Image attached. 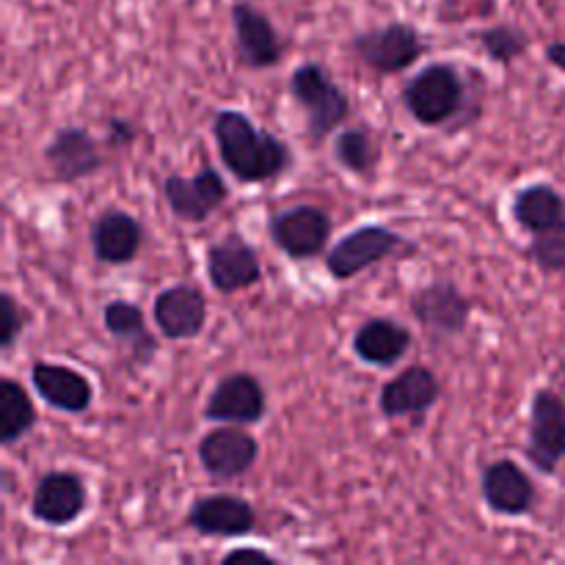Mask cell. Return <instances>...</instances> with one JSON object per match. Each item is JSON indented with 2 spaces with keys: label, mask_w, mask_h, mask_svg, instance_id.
<instances>
[{
  "label": "cell",
  "mask_w": 565,
  "mask_h": 565,
  "mask_svg": "<svg viewBox=\"0 0 565 565\" xmlns=\"http://www.w3.org/2000/svg\"><path fill=\"white\" fill-rule=\"evenodd\" d=\"M334 160L356 177H370L381 160V147L367 127H345L334 138Z\"/></svg>",
  "instance_id": "cell-26"
},
{
  "label": "cell",
  "mask_w": 565,
  "mask_h": 565,
  "mask_svg": "<svg viewBox=\"0 0 565 565\" xmlns=\"http://www.w3.org/2000/svg\"><path fill=\"white\" fill-rule=\"evenodd\" d=\"M414 345V334L395 318H367L353 331L351 348L370 367H395Z\"/></svg>",
  "instance_id": "cell-22"
},
{
  "label": "cell",
  "mask_w": 565,
  "mask_h": 565,
  "mask_svg": "<svg viewBox=\"0 0 565 565\" xmlns=\"http://www.w3.org/2000/svg\"><path fill=\"white\" fill-rule=\"evenodd\" d=\"M268 414V392L263 381L252 373H230L213 386L204 403L207 423L226 425H257Z\"/></svg>",
  "instance_id": "cell-14"
},
{
  "label": "cell",
  "mask_w": 565,
  "mask_h": 565,
  "mask_svg": "<svg viewBox=\"0 0 565 565\" xmlns=\"http://www.w3.org/2000/svg\"><path fill=\"white\" fill-rule=\"evenodd\" d=\"M441 381L425 364H408L406 370L386 381L379 392V412L386 419H408L423 425L430 408L441 401Z\"/></svg>",
  "instance_id": "cell-11"
},
{
  "label": "cell",
  "mask_w": 565,
  "mask_h": 565,
  "mask_svg": "<svg viewBox=\"0 0 565 565\" xmlns=\"http://www.w3.org/2000/svg\"><path fill=\"white\" fill-rule=\"evenodd\" d=\"M224 563H235V561H259V563H276V557H270L265 550H254V546H241V550H232L221 557Z\"/></svg>",
  "instance_id": "cell-31"
},
{
  "label": "cell",
  "mask_w": 565,
  "mask_h": 565,
  "mask_svg": "<svg viewBox=\"0 0 565 565\" xmlns=\"http://www.w3.org/2000/svg\"><path fill=\"white\" fill-rule=\"evenodd\" d=\"M213 138L221 166L243 185L270 182L292 169L290 143L254 125L243 110L221 108L213 116Z\"/></svg>",
  "instance_id": "cell-1"
},
{
  "label": "cell",
  "mask_w": 565,
  "mask_h": 565,
  "mask_svg": "<svg viewBox=\"0 0 565 565\" xmlns=\"http://www.w3.org/2000/svg\"><path fill=\"white\" fill-rule=\"evenodd\" d=\"M527 257L541 274H565V218L530 235Z\"/></svg>",
  "instance_id": "cell-28"
},
{
  "label": "cell",
  "mask_w": 565,
  "mask_h": 565,
  "mask_svg": "<svg viewBox=\"0 0 565 565\" xmlns=\"http://www.w3.org/2000/svg\"><path fill=\"white\" fill-rule=\"evenodd\" d=\"M31 386L50 408L70 414V417H81L94 403L92 381L70 364L39 359L31 364Z\"/></svg>",
  "instance_id": "cell-21"
},
{
  "label": "cell",
  "mask_w": 565,
  "mask_h": 565,
  "mask_svg": "<svg viewBox=\"0 0 565 565\" xmlns=\"http://www.w3.org/2000/svg\"><path fill=\"white\" fill-rule=\"evenodd\" d=\"M25 331V312L11 292H0V351L9 353Z\"/></svg>",
  "instance_id": "cell-29"
},
{
  "label": "cell",
  "mask_w": 565,
  "mask_h": 565,
  "mask_svg": "<svg viewBox=\"0 0 565 565\" xmlns=\"http://www.w3.org/2000/svg\"><path fill=\"white\" fill-rule=\"evenodd\" d=\"M138 141V127L136 121L125 119V116H110L108 121H105V147L108 149H127L132 147V143Z\"/></svg>",
  "instance_id": "cell-30"
},
{
  "label": "cell",
  "mask_w": 565,
  "mask_h": 565,
  "mask_svg": "<svg viewBox=\"0 0 565 565\" xmlns=\"http://www.w3.org/2000/svg\"><path fill=\"white\" fill-rule=\"evenodd\" d=\"M430 50L428 39L412 22H386V25L359 31L351 39V53L375 75H397L425 58Z\"/></svg>",
  "instance_id": "cell-4"
},
{
  "label": "cell",
  "mask_w": 565,
  "mask_h": 565,
  "mask_svg": "<svg viewBox=\"0 0 565 565\" xmlns=\"http://www.w3.org/2000/svg\"><path fill=\"white\" fill-rule=\"evenodd\" d=\"M290 94L307 119V138L318 147L351 116V97L318 61L296 66L290 75Z\"/></svg>",
  "instance_id": "cell-3"
},
{
  "label": "cell",
  "mask_w": 565,
  "mask_h": 565,
  "mask_svg": "<svg viewBox=\"0 0 565 565\" xmlns=\"http://www.w3.org/2000/svg\"><path fill=\"white\" fill-rule=\"evenodd\" d=\"M403 248L414 252V243H408L401 232L384 224H364L342 235L337 243H331V248H326L323 263L331 279L348 281L370 270L373 265L401 254Z\"/></svg>",
  "instance_id": "cell-5"
},
{
  "label": "cell",
  "mask_w": 565,
  "mask_h": 565,
  "mask_svg": "<svg viewBox=\"0 0 565 565\" xmlns=\"http://www.w3.org/2000/svg\"><path fill=\"white\" fill-rule=\"evenodd\" d=\"M88 246L97 263L121 265L136 263L143 246V226L132 213L121 207H105L88 226Z\"/></svg>",
  "instance_id": "cell-19"
},
{
  "label": "cell",
  "mask_w": 565,
  "mask_h": 565,
  "mask_svg": "<svg viewBox=\"0 0 565 565\" xmlns=\"http://www.w3.org/2000/svg\"><path fill=\"white\" fill-rule=\"evenodd\" d=\"M196 456L202 469L215 483H235L246 478L259 458V441L246 430V425L218 423L199 439Z\"/></svg>",
  "instance_id": "cell-8"
},
{
  "label": "cell",
  "mask_w": 565,
  "mask_h": 565,
  "mask_svg": "<svg viewBox=\"0 0 565 565\" xmlns=\"http://www.w3.org/2000/svg\"><path fill=\"white\" fill-rule=\"evenodd\" d=\"M185 524L204 539H243L257 527V511L241 494H207L191 502Z\"/></svg>",
  "instance_id": "cell-16"
},
{
  "label": "cell",
  "mask_w": 565,
  "mask_h": 565,
  "mask_svg": "<svg viewBox=\"0 0 565 565\" xmlns=\"http://www.w3.org/2000/svg\"><path fill=\"white\" fill-rule=\"evenodd\" d=\"M103 147L86 127H61L44 143V160L58 182H81L105 166Z\"/></svg>",
  "instance_id": "cell-20"
},
{
  "label": "cell",
  "mask_w": 565,
  "mask_h": 565,
  "mask_svg": "<svg viewBox=\"0 0 565 565\" xmlns=\"http://www.w3.org/2000/svg\"><path fill=\"white\" fill-rule=\"evenodd\" d=\"M414 320L434 337H461L472 320V301L467 292L450 279H436L414 290L408 301Z\"/></svg>",
  "instance_id": "cell-12"
},
{
  "label": "cell",
  "mask_w": 565,
  "mask_h": 565,
  "mask_svg": "<svg viewBox=\"0 0 565 565\" xmlns=\"http://www.w3.org/2000/svg\"><path fill=\"white\" fill-rule=\"evenodd\" d=\"M524 456L535 472L557 475L565 461V401L550 386H541L530 397V425Z\"/></svg>",
  "instance_id": "cell-7"
},
{
  "label": "cell",
  "mask_w": 565,
  "mask_h": 565,
  "mask_svg": "<svg viewBox=\"0 0 565 565\" xmlns=\"http://www.w3.org/2000/svg\"><path fill=\"white\" fill-rule=\"evenodd\" d=\"M478 36V44L483 47L486 58H491L500 66H511L513 61L522 58L530 50V33L519 25H491L486 31L475 33Z\"/></svg>",
  "instance_id": "cell-27"
},
{
  "label": "cell",
  "mask_w": 565,
  "mask_h": 565,
  "mask_svg": "<svg viewBox=\"0 0 565 565\" xmlns=\"http://www.w3.org/2000/svg\"><path fill=\"white\" fill-rule=\"evenodd\" d=\"M489 6H491V9H494V0H489Z\"/></svg>",
  "instance_id": "cell-33"
},
{
  "label": "cell",
  "mask_w": 565,
  "mask_h": 565,
  "mask_svg": "<svg viewBox=\"0 0 565 565\" xmlns=\"http://www.w3.org/2000/svg\"><path fill=\"white\" fill-rule=\"evenodd\" d=\"M511 215L524 232L535 235L565 218V196L552 182H530L513 193Z\"/></svg>",
  "instance_id": "cell-24"
},
{
  "label": "cell",
  "mask_w": 565,
  "mask_h": 565,
  "mask_svg": "<svg viewBox=\"0 0 565 565\" xmlns=\"http://www.w3.org/2000/svg\"><path fill=\"white\" fill-rule=\"evenodd\" d=\"M163 199L171 213L185 224H204L230 199V185L218 169L204 163L193 177L169 174L163 180Z\"/></svg>",
  "instance_id": "cell-10"
},
{
  "label": "cell",
  "mask_w": 565,
  "mask_h": 565,
  "mask_svg": "<svg viewBox=\"0 0 565 565\" xmlns=\"http://www.w3.org/2000/svg\"><path fill=\"white\" fill-rule=\"evenodd\" d=\"M36 423L39 412L25 386L14 379H0V445L14 447L36 428Z\"/></svg>",
  "instance_id": "cell-25"
},
{
  "label": "cell",
  "mask_w": 565,
  "mask_h": 565,
  "mask_svg": "<svg viewBox=\"0 0 565 565\" xmlns=\"http://www.w3.org/2000/svg\"><path fill=\"white\" fill-rule=\"evenodd\" d=\"M232 33H235L237 64L246 70H274L281 64L287 53V42L270 17L248 0L232 3Z\"/></svg>",
  "instance_id": "cell-9"
},
{
  "label": "cell",
  "mask_w": 565,
  "mask_h": 565,
  "mask_svg": "<svg viewBox=\"0 0 565 565\" xmlns=\"http://www.w3.org/2000/svg\"><path fill=\"white\" fill-rule=\"evenodd\" d=\"M152 320L163 340H196L207 323V296L188 281L166 287L154 296Z\"/></svg>",
  "instance_id": "cell-17"
},
{
  "label": "cell",
  "mask_w": 565,
  "mask_h": 565,
  "mask_svg": "<svg viewBox=\"0 0 565 565\" xmlns=\"http://www.w3.org/2000/svg\"><path fill=\"white\" fill-rule=\"evenodd\" d=\"M103 326L116 342L130 351V364L136 367H147L158 356L160 340L149 331L147 315L138 303L125 301V298L108 301L103 307Z\"/></svg>",
  "instance_id": "cell-23"
},
{
  "label": "cell",
  "mask_w": 565,
  "mask_h": 565,
  "mask_svg": "<svg viewBox=\"0 0 565 565\" xmlns=\"http://www.w3.org/2000/svg\"><path fill=\"white\" fill-rule=\"evenodd\" d=\"M331 230H334V221L318 204H292V207L274 210L268 218L270 241L292 263L326 254Z\"/></svg>",
  "instance_id": "cell-6"
},
{
  "label": "cell",
  "mask_w": 565,
  "mask_h": 565,
  "mask_svg": "<svg viewBox=\"0 0 565 565\" xmlns=\"http://www.w3.org/2000/svg\"><path fill=\"white\" fill-rule=\"evenodd\" d=\"M204 268H207L210 285L221 296H235L263 281V263H259L257 248L241 232H230L224 241L207 246Z\"/></svg>",
  "instance_id": "cell-15"
},
{
  "label": "cell",
  "mask_w": 565,
  "mask_h": 565,
  "mask_svg": "<svg viewBox=\"0 0 565 565\" xmlns=\"http://www.w3.org/2000/svg\"><path fill=\"white\" fill-rule=\"evenodd\" d=\"M544 58L550 61V64L555 66V70H561L563 75H565V42H552V44H546Z\"/></svg>",
  "instance_id": "cell-32"
},
{
  "label": "cell",
  "mask_w": 565,
  "mask_h": 565,
  "mask_svg": "<svg viewBox=\"0 0 565 565\" xmlns=\"http://www.w3.org/2000/svg\"><path fill=\"white\" fill-rule=\"evenodd\" d=\"M88 489L72 469H47L39 475L31 494V516L44 527H70L86 513Z\"/></svg>",
  "instance_id": "cell-13"
},
{
  "label": "cell",
  "mask_w": 565,
  "mask_h": 565,
  "mask_svg": "<svg viewBox=\"0 0 565 565\" xmlns=\"http://www.w3.org/2000/svg\"><path fill=\"white\" fill-rule=\"evenodd\" d=\"M480 497H483L486 508L497 516L519 519L533 511L539 489L516 461L500 458V461L486 463L483 472H480Z\"/></svg>",
  "instance_id": "cell-18"
},
{
  "label": "cell",
  "mask_w": 565,
  "mask_h": 565,
  "mask_svg": "<svg viewBox=\"0 0 565 565\" xmlns=\"http://www.w3.org/2000/svg\"><path fill=\"white\" fill-rule=\"evenodd\" d=\"M403 105L423 127H445L458 119L469 105V86L463 72L447 61H434L403 83Z\"/></svg>",
  "instance_id": "cell-2"
}]
</instances>
